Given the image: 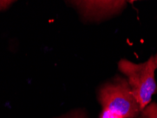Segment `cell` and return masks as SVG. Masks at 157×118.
I'll use <instances>...</instances> for the list:
<instances>
[{
	"label": "cell",
	"instance_id": "obj_1",
	"mask_svg": "<svg viewBox=\"0 0 157 118\" xmlns=\"http://www.w3.org/2000/svg\"><path fill=\"white\" fill-rule=\"evenodd\" d=\"M100 118H137L142 112L126 78L116 76L98 92Z\"/></svg>",
	"mask_w": 157,
	"mask_h": 118
},
{
	"label": "cell",
	"instance_id": "obj_2",
	"mask_svg": "<svg viewBox=\"0 0 157 118\" xmlns=\"http://www.w3.org/2000/svg\"><path fill=\"white\" fill-rule=\"evenodd\" d=\"M118 69L126 76L136 101L143 110L157 92L155 71L157 69L154 56L143 63L136 64L126 59L118 62Z\"/></svg>",
	"mask_w": 157,
	"mask_h": 118
},
{
	"label": "cell",
	"instance_id": "obj_3",
	"mask_svg": "<svg viewBox=\"0 0 157 118\" xmlns=\"http://www.w3.org/2000/svg\"><path fill=\"white\" fill-rule=\"evenodd\" d=\"M77 4L83 14L89 18H100L112 17L126 7V1H78Z\"/></svg>",
	"mask_w": 157,
	"mask_h": 118
},
{
	"label": "cell",
	"instance_id": "obj_4",
	"mask_svg": "<svg viewBox=\"0 0 157 118\" xmlns=\"http://www.w3.org/2000/svg\"><path fill=\"white\" fill-rule=\"evenodd\" d=\"M137 118H157V103H149Z\"/></svg>",
	"mask_w": 157,
	"mask_h": 118
},
{
	"label": "cell",
	"instance_id": "obj_5",
	"mask_svg": "<svg viewBox=\"0 0 157 118\" xmlns=\"http://www.w3.org/2000/svg\"><path fill=\"white\" fill-rule=\"evenodd\" d=\"M60 118H86V114L82 110H75Z\"/></svg>",
	"mask_w": 157,
	"mask_h": 118
},
{
	"label": "cell",
	"instance_id": "obj_6",
	"mask_svg": "<svg viewBox=\"0 0 157 118\" xmlns=\"http://www.w3.org/2000/svg\"><path fill=\"white\" fill-rule=\"evenodd\" d=\"M154 62H155L156 65L157 66V53L154 56Z\"/></svg>",
	"mask_w": 157,
	"mask_h": 118
}]
</instances>
